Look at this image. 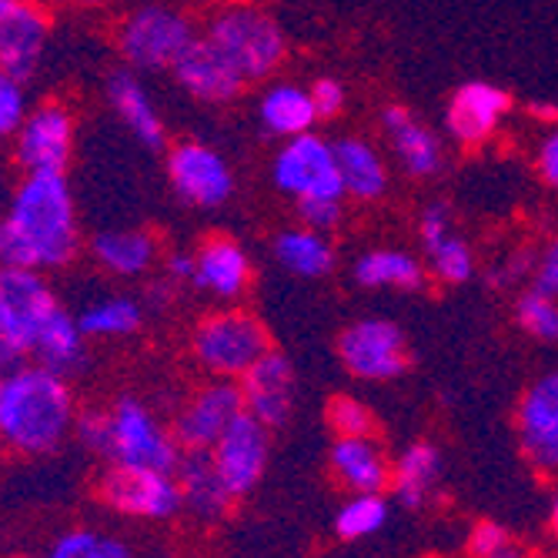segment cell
<instances>
[{"mask_svg":"<svg viewBox=\"0 0 558 558\" xmlns=\"http://www.w3.org/2000/svg\"><path fill=\"white\" fill-rule=\"evenodd\" d=\"M335 158L341 171L344 194L351 201H378L388 194V161L381 150L365 137H338L335 141Z\"/></svg>","mask_w":558,"mask_h":558,"instance_id":"484cf974","label":"cell"},{"mask_svg":"<svg viewBox=\"0 0 558 558\" xmlns=\"http://www.w3.org/2000/svg\"><path fill=\"white\" fill-rule=\"evenodd\" d=\"M74 435L77 441L94 451V454H108L111 459V412H100V409H84L74 418Z\"/></svg>","mask_w":558,"mask_h":558,"instance_id":"f35d334b","label":"cell"},{"mask_svg":"<svg viewBox=\"0 0 558 558\" xmlns=\"http://www.w3.org/2000/svg\"><path fill=\"white\" fill-rule=\"evenodd\" d=\"M100 498H105L108 509H114L118 515L147 519V522L174 519L184 509L178 475L161 472V469L114 465L105 478H100Z\"/></svg>","mask_w":558,"mask_h":558,"instance_id":"30bf717a","label":"cell"},{"mask_svg":"<svg viewBox=\"0 0 558 558\" xmlns=\"http://www.w3.org/2000/svg\"><path fill=\"white\" fill-rule=\"evenodd\" d=\"M551 532L558 535V495H555V501H551Z\"/></svg>","mask_w":558,"mask_h":558,"instance_id":"c3c4849f","label":"cell"},{"mask_svg":"<svg viewBox=\"0 0 558 558\" xmlns=\"http://www.w3.org/2000/svg\"><path fill=\"white\" fill-rule=\"evenodd\" d=\"M258 121L271 137H281V141L315 131L318 111H315L312 90L301 84H291V81L271 84L258 97Z\"/></svg>","mask_w":558,"mask_h":558,"instance_id":"83f0119b","label":"cell"},{"mask_svg":"<svg viewBox=\"0 0 558 558\" xmlns=\"http://www.w3.org/2000/svg\"><path fill=\"white\" fill-rule=\"evenodd\" d=\"M328 425L338 438H351V435H375V415L362 398L351 395H338L328 404Z\"/></svg>","mask_w":558,"mask_h":558,"instance_id":"8d00e7d4","label":"cell"},{"mask_svg":"<svg viewBox=\"0 0 558 558\" xmlns=\"http://www.w3.org/2000/svg\"><path fill=\"white\" fill-rule=\"evenodd\" d=\"M519 438L542 475H558V368L535 378L519 401Z\"/></svg>","mask_w":558,"mask_h":558,"instance_id":"e0dca14e","label":"cell"},{"mask_svg":"<svg viewBox=\"0 0 558 558\" xmlns=\"http://www.w3.org/2000/svg\"><path fill=\"white\" fill-rule=\"evenodd\" d=\"M181 498H184V512H191L201 522H215L231 509V488L225 485L211 451H184L181 462L174 469Z\"/></svg>","mask_w":558,"mask_h":558,"instance_id":"603a6c76","label":"cell"},{"mask_svg":"<svg viewBox=\"0 0 558 558\" xmlns=\"http://www.w3.org/2000/svg\"><path fill=\"white\" fill-rule=\"evenodd\" d=\"M385 519H388V501L381 495L362 492V495H354L351 501L341 505V512L335 519V532L341 538L354 542V538H365V535L378 532L385 525Z\"/></svg>","mask_w":558,"mask_h":558,"instance_id":"d590c367","label":"cell"},{"mask_svg":"<svg viewBox=\"0 0 558 558\" xmlns=\"http://www.w3.org/2000/svg\"><path fill=\"white\" fill-rule=\"evenodd\" d=\"M275 344L265 322L244 308H234V304L205 315L191 335L197 365L215 378H241Z\"/></svg>","mask_w":558,"mask_h":558,"instance_id":"277c9868","label":"cell"},{"mask_svg":"<svg viewBox=\"0 0 558 558\" xmlns=\"http://www.w3.org/2000/svg\"><path fill=\"white\" fill-rule=\"evenodd\" d=\"M294 211L301 225H308L315 231H331L344 218V197H304L294 201Z\"/></svg>","mask_w":558,"mask_h":558,"instance_id":"ab89813d","label":"cell"},{"mask_svg":"<svg viewBox=\"0 0 558 558\" xmlns=\"http://www.w3.org/2000/svg\"><path fill=\"white\" fill-rule=\"evenodd\" d=\"M108 100H111L114 114L121 118V124L131 131V137H137L150 150L165 147V141H168L165 118L155 108V100H150L147 87L141 84V77L134 71L111 74V81H108Z\"/></svg>","mask_w":558,"mask_h":558,"instance_id":"d4e9b609","label":"cell"},{"mask_svg":"<svg viewBox=\"0 0 558 558\" xmlns=\"http://www.w3.org/2000/svg\"><path fill=\"white\" fill-rule=\"evenodd\" d=\"M17 359V354L11 351V344H8V338H4V331H0V375H4L8 368H11V362Z\"/></svg>","mask_w":558,"mask_h":558,"instance_id":"bcb514c9","label":"cell"},{"mask_svg":"<svg viewBox=\"0 0 558 558\" xmlns=\"http://www.w3.org/2000/svg\"><path fill=\"white\" fill-rule=\"evenodd\" d=\"M84 4H100V0H84Z\"/></svg>","mask_w":558,"mask_h":558,"instance_id":"681fc988","label":"cell"},{"mask_svg":"<svg viewBox=\"0 0 558 558\" xmlns=\"http://www.w3.org/2000/svg\"><path fill=\"white\" fill-rule=\"evenodd\" d=\"M74 155V114L61 100L31 108L14 134V161L24 174H64Z\"/></svg>","mask_w":558,"mask_h":558,"instance_id":"8fae6325","label":"cell"},{"mask_svg":"<svg viewBox=\"0 0 558 558\" xmlns=\"http://www.w3.org/2000/svg\"><path fill=\"white\" fill-rule=\"evenodd\" d=\"M194 21L168 4H141L118 27V50L131 71H171L197 40Z\"/></svg>","mask_w":558,"mask_h":558,"instance_id":"5b68a950","label":"cell"},{"mask_svg":"<svg viewBox=\"0 0 558 558\" xmlns=\"http://www.w3.org/2000/svg\"><path fill=\"white\" fill-rule=\"evenodd\" d=\"M418 241L428 258V275L441 284H465L475 275V255L469 241L454 231V215L445 201H432L425 205L418 218Z\"/></svg>","mask_w":558,"mask_h":558,"instance_id":"d6986e66","label":"cell"},{"mask_svg":"<svg viewBox=\"0 0 558 558\" xmlns=\"http://www.w3.org/2000/svg\"><path fill=\"white\" fill-rule=\"evenodd\" d=\"M338 359L362 381H391L409 372V338L391 318H359L338 335Z\"/></svg>","mask_w":558,"mask_h":558,"instance_id":"9c48e42d","label":"cell"},{"mask_svg":"<svg viewBox=\"0 0 558 558\" xmlns=\"http://www.w3.org/2000/svg\"><path fill=\"white\" fill-rule=\"evenodd\" d=\"M308 90H312V100H315L318 121H335L348 108V87L338 77H315L308 84Z\"/></svg>","mask_w":558,"mask_h":558,"instance_id":"b9f144b4","label":"cell"},{"mask_svg":"<svg viewBox=\"0 0 558 558\" xmlns=\"http://www.w3.org/2000/svg\"><path fill=\"white\" fill-rule=\"evenodd\" d=\"M171 74L201 105H231L247 87L241 74L225 61L221 50L205 40V34L184 50V58L171 68Z\"/></svg>","mask_w":558,"mask_h":558,"instance_id":"7402d4cb","label":"cell"},{"mask_svg":"<svg viewBox=\"0 0 558 558\" xmlns=\"http://www.w3.org/2000/svg\"><path fill=\"white\" fill-rule=\"evenodd\" d=\"M535 168H538L542 181H545L551 191H558V131H551V134L542 141L538 158H535Z\"/></svg>","mask_w":558,"mask_h":558,"instance_id":"ee69618b","label":"cell"},{"mask_svg":"<svg viewBox=\"0 0 558 558\" xmlns=\"http://www.w3.org/2000/svg\"><path fill=\"white\" fill-rule=\"evenodd\" d=\"M74 395L68 378L40 362L0 375V435L17 451L47 454L74 432Z\"/></svg>","mask_w":558,"mask_h":558,"instance_id":"7a4b0ae2","label":"cell"},{"mask_svg":"<svg viewBox=\"0 0 558 558\" xmlns=\"http://www.w3.org/2000/svg\"><path fill=\"white\" fill-rule=\"evenodd\" d=\"M81 247L77 205L64 174H24L0 218V265L54 271Z\"/></svg>","mask_w":558,"mask_h":558,"instance_id":"6da1fadb","label":"cell"},{"mask_svg":"<svg viewBox=\"0 0 558 558\" xmlns=\"http://www.w3.org/2000/svg\"><path fill=\"white\" fill-rule=\"evenodd\" d=\"M251 278H255V265L244 244L231 234H211L197 244L194 251V288L211 294L215 301H238L247 294Z\"/></svg>","mask_w":558,"mask_h":558,"instance_id":"ffe728a7","label":"cell"},{"mask_svg":"<svg viewBox=\"0 0 558 558\" xmlns=\"http://www.w3.org/2000/svg\"><path fill=\"white\" fill-rule=\"evenodd\" d=\"M31 359L40 362L50 372L64 375V378L74 375L77 368H84V362H87V335L77 325V318L68 315L64 308H58V315L40 328V335H37V341L31 348Z\"/></svg>","mask_w":558,"mask_h":558,"instance_id":"4dcf8cb0","label":"cell"},{"mask_svg":"<svg viewBox=\"0 0 558 558\" xmlns=\"http://www.w3.org/2000/svg\"><path fill=\"white\" fill-rule=\"evenodd\" d=\"M165 271H168V281L174 284H191L194 281V255H184V251H171L165 258Z\"/></svg>","mask_w":558,"mask_h":558,"instance_id":"f6af8a7d","label":"cell"},{"mask_svg":"<svg viewBox=\"0 0 558 558\" xmlns=\"http://www.w3.org/2000/svg\"><path fill=\"white\" fill-rule=\"evenodd\" d=\"M244 391L238 378H215L201 385L174 418V438L184 451H211L218 438L244 415Z\"/></svg>","mask_w":558,"mask_h":558,"instance_id":"4fadbf2b","label":"cell"},{"mask_svg":"<svg viewBox=\"0 0 558 558\" xmlns=\"http://www.w3.org/2000/svg\"><path fill=\"white\" fill-rule=\"evenodd\" d=\"M512 111V94L492 81H465L445 108V131L459 147H482Z\"/></svg>","mask_w":558,"mask_h":558,"instance_id":"5bb4252c","label":"cell"},{"mask_svg":"<svg viewBox=\"0 0 558 558\" xmlns=\"http://www.w3.org/2000/svg\"><path fill=\"white\" fill-rule=\"evenodd\" d=\"M438 469H441V454L428 441H415L398 454V462L391 469V488L404 509H412V512L422 509L438 478Z\"/></svg>","mask_w":558,"mask_h":558,"instance_id":"1f68e13d","label":"cell"},{"mask_svg":"<svg viewBox=\"0 0 558 558\" xmlns=\"http://www.w3.org/2000/svg\"><path fill=\"white\" fill-rule=\"evenodd\" d=\"M27 94H24V81H17L14 74L0 71V141L14 137L21 121L27 118Z\"/></svg>","mask_w":558,"mask_h":558,"instance_id":"74e56055","label":"cell"},{"mask_svg":"<svg viewBox=\"0 0 558 558\" xmlns=\"http://www.w3.org/2000/svg\"><path fill=\"white\" fill-rule=\"evenodd\" d=\"M271 251L278 265L294 278H328L335 271V244L328 231H315L308 225L284 228Z\"/></svg>","mask_w":558,"mask_h":558,"instance_id":"f546056e","label":"cell"},{"mask_svg":"<svg viewBox=\"0 0 558 558\" xmlns=\"http://www.w3.org/2000/svg\"><path fill=\"white\" fill-rule=\"evenodd\" d=\"M354 281L368 291H422L428 281L425 265L404 247H372L354 262Z\"/></svg>","mask_w":558,"mask_h":558,"instance_id":"f1b7e54d","label":"cell"},{"mask_svg":"<svg viewBox=\"0 0 558 558\" xmlns=\"http://www.w3.org/2000/svg\"><path fill=\"white\" fill-rule=\"evenodd\" d=\"M4 445H8V441H4V435H0V448H4Z\"/></svg>","mask_w":558,"mask_h":558,"instance_id":"f907efd6","label":"cell"},{"mask_svg":"<svg viewBox=\"0 0 558 558\" xmlns=\"http://www.w3.org/2000/svg\"><path fill=\"white\" fill-rule=\"evenodd\" d=\"M381 131L391 144V155L398 161V168L415 178V181H428L441 171L445 165V147H441V137L422 124L412 108L404 105H388L381 111Z\"/></svg>","mask_w":558,"mask_h":558,"instance_id":"44dd1931","label":"cell"},{"mask_svg":"<svg viewBox=\"0 0 558 558\" xmlns=\"http://www.w3.org/2000/svg\"><path fill=\"white\" fill-rule=\"evenodd\" d=\"M50 37V17L40 0H0V71L27 81Z\"/></svg>","mask_w":558,"mask_h":558,"instance_id":"2e32d148","label":"cell"},{"mask_svg":"<svg viewBox=\"0 0 558 558\" xmlns=\"http://www.w3.org/2000/svg\"><path fill=\"white\" fill-rule=\"evenodd\" d=\"M331 469L344 488L354 495H381L391 485V462L375 435H351L331 445Z\"/></svg>","mask_w":558,"mask_h":558,"instance_id":"cb8c5ba5","label":"cell"},{"mask_svg":"<svg viewBox=\"0 0 558 558\" xmlns=\"http://www.w3.org/2000/svg\"><path fill=\"white\" fill-rule=\"evenodd\" d=\"M532 278H535L532 284H538L542 291H548V294L558 298V238H551L542 247V255L535 262V275Z\"/></svg>","mask_w":558,"mask_h":558,"instance_id":"7bdbcfd3","label":"cell"},{"mask_svg":"<svg viewBox=\"0 0 558 558\" xmlns=\"http://www.w3.org/2000/svg\"><path fill=\"white\" fill-rule=\"evenodd\" d=\"M181 441L165 428L144 401L124 395L111 409V462L131 469L174 472L181 462Z\"/></svg>","mask_w":558,"mask_h":558,"instance_id":"8992f818","label":"cell"},{"mask_svg":"<svg viewBox=\"0 0 558 558\" xmlns=\"http://www.w3.org/2000/svg\"><path fill=\"white\" fill-rule=\"evenodd\" d=\"M61 301L37 268L0 265V331L14 354H31L40 328L58 315Z\"/></svg>","mask_w":558,"mask_h":558,"instance_id":"ba28073f","label":"cell"},{"mask_svg":"<svg viewBox=\"0 0 558 558\" xmlns=\"http://www.w3.org/2000/svg\"><path fill=\"white\" fill-rule=\"evenodd\" d=\"M469 551H472V558H522V551L512 545L509 532L492 522L475 525V532L469 538Z\"/></svg>","mask_w":558,"mask_h":558,"instance_id":"60d3db41","label":"cell"},{"mask_svg":"<svg viewBox=\"0 0 558 558\" xmlns=\"http://www.w3.org/2000/svg\"><path fill=\"white\" fill-rule=\"evenodd\" d=\"M238 381L244 391V409L251 415L265 422L271 432L288 425L294 412V398H298V375L284 351L271 348L265 359H258Z\"/></svg>","mask_w":558,"mask_h":558,"instance_id":"ac0fdd59","label":"cell"},{"mask_svg":"<svg viewBox=\"0 0 558 558\" xmlns=\"http://www.w3.org/2000/svg\"><path fill=\"white\" fill-rule=\"evenodd\" d=\"M268 451H271V428L251 412L238 415L231 428L218 438V445L211 448V459L234 498L247 495L265 478Z\"/></svg>","mask_w":558,"mask_h":558,"instance_id":"9a60e30c","label":"cell"},{"mask_svg":"<svg viewBox=\"0 0 558 558\" xmlns=\"http://www.w3.org/2000/svg\"><path fill=\"white\" fill-rule=\"evenodd\" d=\"M77 325L87 338H131L144 325V308L131 294H100L97 301L84 304Z\"/></svg>","mask_w":558,"mask_h":558,"instance_id":"d6a6232c","label":"cell"},{"mask_svg":"<svg viewBox=\"0 0 558 558\" xmlns=\"http://www.w3.org/2000/svg\"><path fill=\"white\" fill-rule=\"evenodd\" d=\"M205 40L221 50L244 84L271 81L288 58V37L281 24L262 8L234 4L218 11L205 27Z\"/></svg>","mask_w":558,"mask_h":558,"instance_id":"3957f363","label":"cell"},{"mask_svg":"<svg viewBox=\"0 0 558 558\" xmlns=\"http://www.w3.org/2000/svg\"><path fill=\"white\" fill-rule=\"evenodd\" d=\"M529 114H535L538 121H558V108L555 105H532Z\"/></svg>","mask_w":558,"mask_h":558,"instance_id":"7dc6e473","label":"cell"},{"mask_svg":"<svg viewBox=\"0 0 558 558\" xmlns=\"http://www.w3.org/2000/svg\"><path fill=\"white\" fill-rule=\"evenodd\" d=\"M271 181L291 201L304 197H348L335 158V141L308 131L288 137L271 161Z\"/></svg>","mask_w":558,"mask_h":558,"instance_id":"52a82bcc","label":"cell"},{"mask_svg":"<svg viewBox=\"0 0 558 558\" xmlns=\"http://www.w3.org/2000/svg\"><path fill=\"white\" fill-rule=\"evenodd\" d=\"M515 325L535 341H558V298L532 284L515 301Z\"/></svg>","mask_w":558,"mask_h":558,"instance_id":"e575fe53","label":"cell"},{"mask_svg":"<svg viewBox=\"0 0 558 558\" xmlns=\"http://www.w3.org/2000/svg\"><path fill=\"white\" fill-rule=\"evenodd\" d=\"M168 181L191 208H221L234 194V174L225 155L201 141H178L168 150Z\"/></svg>","mask_w":558,"mask_h":558,"instance_id":"7c38bea8","label":"cell"},{"mask_svg":"<svg viewBox=\"0 0 558 558\" xmlns=\"http://www.w3.org/2000/svg\"><path fill=\"white\" fill-rule=\"evenodd\" d=\"M90 258L118 278H137L158 262V238L141 228L97 231L90 238Z\"/></svg>","mask_w":558,"mask_h":558,"instance_id":"4316f807","label":"cell"},{"mask_svg":"<svg viewBox=\"0 0 558 558\" xmlns=\"http://www.w3.org/2000/svg\"><path fill=\"white\" fill-rule=\"evenodd\" d=\"M47 558H144V555L114 535L94 532V529H74L50 545Z\"/></svg>","mask_w":558,"mask_h":558,"instance_id":"836d02e7","label":"cell"}]
</instances>
